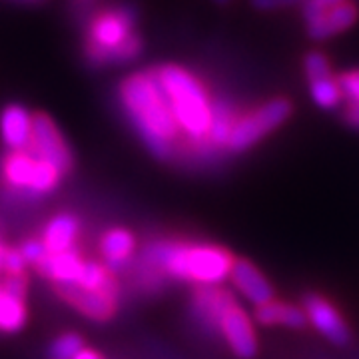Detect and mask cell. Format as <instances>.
Instances as JSON below:
<instances>
[{
  "label": "cell",
  "mask_w": 359,
  "mask_h": 359,
  "mask_svg": "<svg viewBox=\"0 0 359 359\" xmlns=\"http://www.w3.org/2000/svg\"><path fill=\"white\" fill-rule=\"evenodd\" d=\"M219 335L226 339L230 349L242 359H252L257 351V339L254 323L244 308L233 304L226 309L219 321Z\"/></svg>",
  "instance_id": "cell-9"
},
{
  "label": "cell",
  "mask_w": 359,
  "mask_h": 359,
  "mask_svg": "<svg viewBox=\"0 0 359 359\" xmlns=\"http://www.w3.org/2000/svg\"><path fill=\"white\" fill-rule=\"evenodd\" d=\"M341 92L349 102L359 104V70H351V72H344L337 78Z\"/></svg>",
  "instance_id": "cell-25"
},
{
  "label": "cell",
  "mask_w": 359,
  "mask_h": 359,
  "mask_svg": "<svg viewBox=\"0 0 359 359\" xmlns=\"http://www.w3.org/2000/svg\"><path fill=\"white\" fill-rule=\"evenodd\" d=\"M136 236L126 228H110L100 236L98 252L104 259V266L112 273H120L128 268L132 257L136 254Z\"/></svg>",
  "instance_id": "cell-14"
},
{
  "label": "cell",
  "mask_w": 359,
  "mask_h": 359,
  "mask_svg": "<svg viewBox=\"0 0 359 359\" xmlns=\"http://www.w3.org/2000/svg\"><path fill=\"white\" fill-rule=\"evenodd\" d=\"M344 0H306V4H304V16H306V20H313V18H318L323 13H327L330 8H334L337 4H341Z\"/></svg>",
  "instance_id": "cell-26"
},
{
  "label": "cell",
  "mask_w": 359,
  "mask_h": 359,
  "mask_svg": "<svg viewBox=\"0 0 359 359\" xmlns=\"http://www.w3.org/2000/svg\"><path fill=\"white\" fill-rule=\"evenodd\" d=\"M28 150L34 152L42 160L50 162L54 168H58L62 176H66L74 168V156H72L70 146L66 144L65 136L60 134V130L54 124V120L44 112L34 114L32 142H30Z\"/></svg>",
  "instance_id": "cell-7"
},
{
  "label": "cell",
  "mask_w": 359,
  "mask_h": 359,
  "mask_svg": "<svg viewBox=\"0 0 359 359\" xmlns=\"http://www.w3.org/2000/svg\"><path fill=\"white\" fill-rule=\"evenodd\" d=\"M230 282L238 294H242L256 308L273 299V287L266 276L248 259H236L230 273Z\"/></svg>",
  "instance_id": "cell-13"
},
{
  "label": "cell",
  "mask_w": 359,
  "mask_h": 359,
  "mask_svg": "<svg viewBox=\"0 0 359 359\" xmlns=\"http://www.w3.org/2000/svg\"><path fill=\"white\" fill-rule=\"evenodd\" d=\"M304 311L308 323L313 325V330H318L327 341H332L334 346H347L349 344V327H347L344 316L337 311L334 304L330 299H325L320 294H308L304 297Z\"/></svg>",
  "instance_id": "cell-8"
},
{
  "label": "cell",
  "mask_w": 359,
  "mask_h": 359,
  "mask_svg": "<svg viewBox=\"0 0 359 359\" xmlns=\"http://www.w3.org/2000/svg\"><path fill=\"white\" fill-rule=\"evenodd\" d=\"M84 266V257L80 254V248H72L65 254L46 256L44 262L36 266V273L50 280L54 285H74L80 278V271Z\"/></svg>",
  "instance_id": "cell-16"
},
{
  "label": "cell",
  "mask_w": 359,
  "mask_h": 359,
  "mask_svg": "<svg viewBox=\"0 0 359 359\" xmlns=\"http://www.w3.org/2000/svg\"><path fill=\"white\" fill-rule=\"evenodd\" d=\"M18 2H26V4H39L42 0H18Z\"/></svg>",
  "instance_id": "cell-31"
},
{
  "label": "cell",
  "mask_w": 359,
  "mask_h": 359,
  "mask_svg": "<svg viewBox=\"0 0 359 359\" xmlns=\"http://www.w3.org/2000/svg\"><path fill=\"white\" fill-rule=\"evenodd\" d=\"M306 76L308 80H321V78L332 76V68H330V60L320 54V52H309L306 56Z\"/></svg>",
  "instance_id": "cell-23"
},
{
  "label": "cell",
  "mask_w": 359,
  "mask_h": 359,
  "mask_svg": "<svg viewBox=\"0 0 359 359\" xmlns=\"http://www.w3.org/2000/svg\"><path fill=\"white\" fill-rule=\"evenodd\" d=\"M256 321L259 325H283L290 330H302L308 323V318H306L304 308L271 299L268 304L256 308Z\"/></svg>",
  "instance_id": "cell-18"
},
{
  "label": "cell",
  "mask_w": 359,
  "mask_h": 359,
  "mask_svg": "<svg viewBox=\"0 0 359 359\" xmlns=\"http://www.w3.org/2000/svg\"><path fill=\"white\" fill-rule=\"evenodd\" d=\"M72 2H74V6H76V8H80V11H82V8L90 6V4H92L94 0H72Z\"/></svg>",
  "instance_id": "cell-30"
},
{
  "label": "cell",
  "mask_w": 359,
  "mask_h": 359,
  "mask_svg": "<svg viewBox=\"0 0 359 359\" xmlns=\"http://www.w3.org/2000/svg\"><path fill=\"white\" fill-rule=\"evenodd\" d=\"M346 122L349 126H353V128H359V104L358 102H349L347 104L346 112Z\"/></svg>",
  "instance_id": "cell-28"
},
{
  "label": "cell",
  "mask_w": 359,
  "mask_h": 359,
  "mask_svg": "<svg viewBox=\"0 0 359 359\" xmlns=\"http://www.w3.org/2000/svg\"><path fill=\"white\" fill-rule=\"evenodd\" d=\"M80 230H82V224L76 214H70V212L54 214L40 233L46 254L56 256V254H65L68 250L76 248Z\"/></svg>",
  "instance_id": "cell-15"
},
{
  "label": "cell",
  "mask_w": 359,
  "mask_h": 359,
  "mask_svg": "<svg viewBox=\"0 0 359 359\" xmlns=\"http://www.w3.org/2000/svg\"><path fill=\"white\" fill-rule=\"evenodd\" d=\"M358 20V8L349 2H341L318 18L309 20L308 32L313 40H323L334 36L337 32H344Z\"/></svg>",
  "instance_id": "cell-17"
},
{
  "label": "cell",
  "mask_w": 359,
  "mask_h": 359,
  "mask_svg": "<svg viewBox=\"0 0 359 359\" xmlns=\"http://www.w3.org/2000/svg\"><path fill=\"white\" fill-rule=\"evenodd\" d=\"M290 116H292V104L287 100H283V98L269 100L264 106L256 108L254 112L238 118L226 148L230 152L250 150L262 138H266L269 132H273L280 124H283Z\"/></svg>",
  "instance_id": "cell-6"
},
{
  "label": "cell",
  "mask_w": 359,
  "mask_h": 359,
  "mask_svg": "<svg viewBox=\"0 0 359 359\" xmlns=\"http://www.w3.org/2000/svg\"><path fill=\"white\" fill-rule=\"evenodd\" d=\"M32 122L34 114L20 104H8L0 112V140L11 150H28L32 142Z\"/></svg>",
  "instance_id": "cell-12"
},
{
  "label": "cell",
  "mask_w": 359,
  "mask_h": 359,
  "mask_svg": "<svg viewBox=\"0 0 359 359\" xmlns=\"http://www.w3.org/2000/svg\"><path fill=\"white\" fill-rule=\"evenodd\" d=\"M236 304L233 295L222 285H196L192 295V313L212 334H219V321L226 309Z\"/></svg>",
  "instance_id": "cell-10"
},
{
  "label": "cell",
  "mask_w": 359,
  "mask_h": 359,
  "mask_svg": "<svg viewBox=\"0 0 359 359\" xmlns=\"http://www.w3.org/2000/svg\"><path fill=\"white\" fill-rule=\"evenodd\" d=\"M18 250H20L25 262L28 264V268H36L40 262H44L46 256H48L46 254V248H44L40 238H28V240H25L22 244L18 245Z\"/></svg>",
  "instance_id": "cell-24"
},
{
  "label": "cell",
  "mask_w": 359,
  "mask_h": 359,
  "mask_svg": "<svg viewBox=\"0 0 359 359\" xmlns=\"http://www.w3.org/2000/svg\"><path fill=\"white\" fill-rule=\"evenodd\" d=\"M218 2H228V0H218Z\"/></svg>",
  "instance_id": "cell-32"
},
{
  "label": "cell",
  "mask_w": 359,
  "mask_h": 359,
  "mask_svg": "<svg viewBox=\"0 0 359 359\" xmlns=\"http://www.w3.org/2000/svg\"><path fill=\"white\" fill-rule=\"evenodd\" d=\"M60 184V170L30 150H8L0 160V186L18 204H36L56 192Z\"/></svg>",
  "instance_id": "cell-4"
},
{
  "label": "cell",
  "mask_w": 359,
  "mask_h": 359,
  "mask_svg": "<svg viewBox=\"0 0 359 359\" xmlns=\"http://www.w3.org/2000/svg\"><path fill=\"white\" fill-rule=\"evenodd\" d=\"M54 287L66 304L76 308L82 316H86L92 321H106L114 318L120 294L86 292V290H80L76 285H54Z\"/></svg>",
  "instance_id": "cell-11"
},
{
  "label": "cell",
  "mask_w": 359,
  "mask_h": 359,
  "mask_svg": "<svg viewBox=\"0 0 359 359\" xmlns=\"http://www.w3.org/2000/svg\"><path fill=\"white\" fill-rule=\"evenodd\" d=\"M304 0H252V4L259 11H273V8H283V6H292L299 4Z\"/></svg>",
  "instance_id": "cell-27"
},
{
  "label": "cell",
  "mask_w": 359,
  "mask_h": 359,
  "mask_svg": "<svg viewBox=\"0 0 359 359\" xmlns=\"http://www.w3.org/2000/svg\"><path fill=\"white\" fill-rule=\"evenodd\" d=\"M154 74L168 96L180 132L186 136V140L194 142L196 150L210 148L205 138L212 122V100L204 84L188 70L174 65L160 66Z\"/></svg>",
  "instance_id": "cell-3"
},
{
  "label": "cell",
  "mask_w": 359,
  "mask_h": 359,
  "mask_svg": "<svg viewBox=\"0 0 359 359\" xmlns=\"http://www.w3.org/2000/svg\"><path fill=\"white\" fill-rule=\"evenodd\" d=\"M120 102L148 150L170 160L178 150L180 126L154 70L136 72L120 84Z\"/></svg>",
  "instance_id": "cell-1"
},
{
  "label": "cell",
  "mask_w": 359,
  "mask_h": 359,
  "mask_svg": "<svg viewBox=\"0 0 359 359\" xmlns=\"http://www.w3.org/2000/svg\"><path fill=\"white\" fill-rule=\"evenodd\" d=\"M236 122H238V118H236L231 104L226 100H214L212 102V122H210L208 138H205L208 146L210 148H226Z\"/></svg>",
  "instance_id": "cell-20"
},
{
  "label": "cell",
  "mask_w": 359,
  "mask_h": 359,
  "mask_svg": "<svg viewBox=\"0 0 359 359\" xmlns=\"http://www.w3.org/2000/svg\"><path fill=\"white\" fill-rule=\"evenodd\" d=\"M309 92H311V98L313 102L325 108V110H332L337 104L344 100V92L339 82L334 76L321 78V80H311L309 82Z\"/></svg>",
  "instance_id": "cell-21"
},
{
  "label": "cell",
  "mask_w": 359,
  "mask_h": 359,
  "mask_svg": "<svg viewBox=\"0 0 359 359\" xmlns=\"http://www.w3.org/2000/svg\"><path fill=\"white\" fill-rule=\"evenodd\" d=\"M236 257L226 248L186 242H152L144 248L142 268L152 269L162 280H180L196 285H222L230 280Z\"/></svg>",
  "instance_id": "cell-2"
},
{
  "label": "cell",
  "mask_w": 359,
  "mask_h": 359,
  "mask_svg": "<svg viewBox=\"0 0 359 359\" xmlns=\"http://www.w3.org/2000/svg\"><path fill=\"white\" fill-rule=\"evenodd\" d=\"M136 13L128 4L110 6L92 14L86 39V58L90 65H112V54L134 34Z\"/></svg>",
  "instance_id": "cell-5"
},
{
  "label": "cell",
  "mask_w": 359,
  "mask_h": 359,
  "mask_svg": "<svg viewBox=\"0 0 359 359\" xmlns=\"http://www.w3.org/2000/svg\"><path fill=\"white\" fill-rule=\"evenodd\" d=\"M26 323H28L26 297L8 294L6 290H2L0 292V334H20L26 327Z\"/></svg>",
  "instance_id": "cell-19"
},
{
  "label": "cell",
  "mask_w": 359,
  "mask_h": 359,
  "mask_svg": "<svg viewBox=\"0 0 359 359\" xmlns=\"http://www.w3.org/2000/svg\"><path fill=\"white\" fill-rule=\"evenodd\" d=\"M82 349H84V339L76 332H66L50 344L48 359H74V355Z\"/></svg>",
  "instance_id": "cell-22"
},
{
  "label": "cell",
  "mask_w": 359,
  "mask_h": 359,
  "mask_svg": "<svg viewBox=\"0 0 359 359\" xmlns=\"http://www.w3.org/2000/svg\"><path fill=\"white\" fill-rule=\"evenodd\" d=\"M74 359H104L96 349H90V347H84L82 351H78Z\"/></svg>",
  "instance_id": "cell-29"
}]
</instances>
